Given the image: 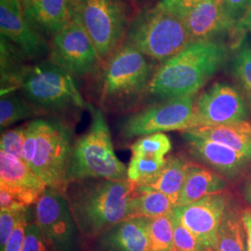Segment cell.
Returning <instances> with one entry per match:
<instances>
[{
	"label": "cell",
	"mask_w": 251,
	"mask_h": 251,
	"mask_svg": "<svg viewBox=\"0 0 251 251\" xmlns=\"http://www.w3.org/2000/svg\"><path fill=\"white\" fill-rule=\"evenodd\" d=\"M137 184L129 179H88L70 182L65 195L84 238L95 239L132 218Z\"/></svg>",
	"instance_id": "1"
},
{
	"label": "cell",
	"mask_w": 251,
	"mask_h": 251,
	"mask_svg": "<svg viewBox=\"0 0 251 251\" xmlns=\"http://www.w3.org/2000/svg\"><path fill=\"white\" fill-rule=\"evenodd\" d=\"M151 58L124 42L103 61L96 75L95 92L103 112L125 113L149 94L157 68Z\"/></svg>",
	"instance_id": "2"
},
{
	"label": "cell",
	"mask_w": 251,
	"mask_h": 251,
	"mask_svg": "<svg viewBox=\"0 0 251 251\" xmlns=\"http://www.w3.org/2000/svg\"><path fill=\"white\" fill-rule=\"evenodd\" d=\"M228 50L218 38L191 43L156 69L149 94L160 100L196 96L225 64Z\"/></svg>",
	"instance_id": "3"
},
{
	"label": "cell",
	"mask_w": 251,
	"mask_h": 251,
	"mask_svg": "<svg viewBox=\"0 0 251 251\" xmlns=\"http://www.w3.org/2000/svg\"><path fill=\"white\" fill-rule=\"evenodd\" d=\"M88 130L75 140L67 171V183L88 179H127V167L118 159L103 111L87 103Z\"/></svg>",
	"instance_id": "4"
},
{
	"label": "cell",
	"mask_w": 251,
	"mask_h": 251,
	"mask_svg": "<svg viewBox=\"0 0 251 251\" xmlns=\"http://www.w3.org/2000/svg\"><path fill=\"white\" fill-rule=\"evenodd\" d=\"M17 90L42 116L63 117L87 105L72 75L50 60L28 65Z\"/></svg>",
	"instance_id": "5"
},
{
	"label": "cell",
	"mask_w": 251,
	"mask_h": 251,
	"mask_svg": "<svg viewBox=\"0 0 251 251\" xmlns=\"http://www.w3.org/2000/svg\"><path fill=\"white\" fill-rule=\"evenodd\" d=\"M124 42L163 63L182 51L192 40L178 15L154 6L133 17Z\"/></svg>",
	"instance_id": "6"
},
{
	"label": "cell",
	"mask_w": 251,
	"mask_h": 251,
	"mask_svg": "<svg viewBox=\"0 0 251 251\" xmlns=\"http://www.w3.org/2000/svg\"><path fill=\"white\" fill-rule=\"evenodd\" d=\"M31 122L36 133L35 157L31 169L49 188L65 193L75 143L74 127L63 117H39Z\"/></svg>",
	"instance_id": "7"
},
{
	"label": "cell",
	"mask_w": 251,
	"mask_h": 251,
	"mask_svg": "<svg viewBox=\"0 0 251 251\" xmlns=\"http://www.w3.org/2000/svg\"><path fill=\"white\" fill-rule=\"evenodd\" d=\"M75 13L102 62L124 43L133 19L125 0H75Z\"/></svg>",
	"instance_id": "8"
},
{
	"label": "cell",
	"mask_w": 251,
	"mask_h": 251,
	"mask_svg": "<svg viewBox=\"0 0 251 251\" xmlns=\"http://www.w3.org/2000/svg\"><path fill=\"white\" fill-rule=\"evenodd\" d=\"M196 100V96L165 100L144 107L120 121L119 135L131 140L159 132L190 130Z\"/></svg>",
	"instance_id": "9"
},
{
	"label": "cell",
	"mask_w": 251,
	"mask_h": 251,
	"mask_svg": "<svg viewBox=\"0 0 251 251\" xmlns=\"http://www.w3.org/2000/svg\"><path fill=\"white\" fill-rule=\"evenodd\" d=\"M34 213L50 251H80L82 235L64 192L48 187Z\"/></svg>",
	"instance_id": "10"
},
{
	"label": "cell",
	"mask_w": 251,
	"mask_h": 251,
	"mask_svg": "<svg viewBox=\"0 0 251 251\" xmlns=\"http://www.w3.org/2000/svg\"><path fill=\"white\" fill-rule=\"evenodd\" d=\"M50 60L73 76L83 77L98 72L102 60L75 13L72 20L51 37Z\"/></svg>",
	"instance_id": "11"
},
{
	"label": "cell",
	"mask_w": 251,
	"mask_h": 251,
	"mask_svg": "<svg viewBox=\"0 0 251 251\" xmlns=\"http://www.w3.org/2000/svg\"><path fill=\"white\" fill-rule=\"evenodd\" d=\"M249 107L241 93L227 83H216L195 102L193 128L248 121Z\"/></svg>",
	"instance_id": "12"
},
{
	"label": "cell",
	"mask_w": 251,
	"mask_h": 251,
	"mask_svg": "<svg viewBox=\"0 0 251 251\" xmlns=\"http://www.w3.org/2000/svg\"><path fill=\"white\" fill-rule=\"evenodd\" d=\"M229 205L226 194L220 193L186 206H175L172 213L205 246L216 251L219 228Z\"/></svg>",
	"instance_id": "13"
},
{
	"label": "cell",
	"mask_w": 251,
	"mask_h": 251,
	"mask_svg": "<svg viewBox=\"0 0 251 251\" xmlns=\"http://www.w3.org/2000/svg\"><path fill=\"white\" fill-rule=\"evenodd\" d=\"M0 32L27 59H39L50 53V45L28 22L21 0H0Z\"/></svg>",
	"instance_id": "14"
},
{
	"label": "cell",
	"mask_w": 251,
	"mask_h": 251,
	"mask_svg": "<svg viewBox=\"0 0 251 251\" xmlns=\"http://www.w3.org/2000/svg\"><path fill=\"white\" fill-rule=\"evenodd\" d=\"M188 31L192 43L215 39L229 33L233 36L237 26L225 9L223 0H207L178 15Z\"/></svg>",
	"instance_id": "15"
},
{
	"label": "cell",
	"mask_w": 251,
	"mask_h": 251,
	"mask_svg": "<svg viewBox=\"0 0 251 251\" xmlns=\"http://www.w3.org/2000/svg\"><path fill=\"white\" fill-rule=\"evenodd\" d=\"M47 188L45 182L25 162L0 151V190L29 206L36 204Z\"/></svg>",
	"instance_id": "16"
},
{
	"label": "cell",
	"mask_w": 251,
	"mask_h": 251,
	"mask_svg": "<svg viewBox=\"0 0 251 251\" xmlns=\"http://www.w3.org/2000/svg\"><path fill=\"white\" fill-rule=\"evenodd\" d=\"M189 151L198 160L226 178L239 175L251 161L239 152L190 131L182 132Z\"/></svg>",
	"instance_id": "17"
},
{
	"label": "cell",
	"mask_w": 251,
	"mask_h": 251,
	"mask_svg": "<svg viewBox=\"0 0 251 251\" xmlns=\"http://www.w3.org/2000/svg\"><path fill=\"white\" fill-rule=\"evenodd\" d=\"M148 218L122 221L100 233L95 240V251H148Z\"/></svg>",
	"instance_id": "18"
},
{
	"label": "cell",
	"mask_w": 251,
	"mask_h": 251,
	"mask_svg": "<svg viewBox=\"0 0 251 251\" xmlns=\"http://www.w3.org/2000/svg\"><path fill=\"white\" fill-rule=\"evenodd\" d=\"M23 9L37 32L52 37L74 17L75 0H38Z\"/></svg>",
	"instance_id": "19"
},
{
	"label": "cell",
	"mask_w": 251,
	"mask_h": 251,
	"mask_svg": "<svg viewBox=\"0 0 251 251\" xmlns=\"http://www.w3.org/2000/svg\"><path fill=\"white\" fill-rule=\"evenodd\" d=\"M226 187L224 176L191 163L176 206H186L207 196L224 193Z\"/></svg>",
	"instance_id": "20"
},
{
	"label": "cell",
	"mask_w": 251,
	"mask_h": 251,
	"mask_svg": "<svg viewBox=\"0 0 251 251\" xmlns=\"http://www.w3.org/2000/svg\"><path fill=\"white\" fill-rule=\"evenodd\" d=\"M187 131L218 144H224L251 160V123L249 121L200 126Z\"/></svg>",
	"instance_id": "21"
},
{
	"label": "cell",
	"mask_w": 251,
	"mask_h": 251,
	"mask_svg": "<svg viewBox=\"0 0 251 251\" xmlns=\"http://www.w3.org/2000/svg\"><path fill=\"white\" fill-rule=\"evenodd\" d=\"M191 163L182 157L173 155L166 160L163 168L155 175L135 183L161 192L177 205Z\"/></svg>",
	"instance_id": "22"
},
{
	"label": "cell",
	"mask_w": 251,
	"mask_h": 251,
	"mask_svg": "<svg viewBox=\"0 0 251 251\" xmlns=\"http://www.w3.org/2000/svg\"><path fill=\"white\" fill-rule=\"evenodd\" d=\"M27 57L18 47L1 35L0 65H1V94L17 91V84L25 70Z\"/></svg>",
	"instance_id": "23"
},
{
	"label": "cell",
	"mask_w": 251,
	"mask_h": 251,
	"mask_svg": "<svg viewBox=\"0 0 251 251\" xmlns=\"http://www.w3.org/2000/svg\"><path fill=\"white\" fill-rule=\"evenodd\" d=\"M216 251H247V233L242 212L228 206L218 232Z\"/></svg>",
	"instance_id": "24"
},
{
	"label": "cell",
	"mask_w": 251,
	"mask_h": 251,
	"mask_svg": "<svg viewBox=\"0 0 251 251\" xmlns=\"http://www.w3.org/2000/svg\"><path fill=\"white\" fill-rule=\"evenodd\" d=\"M176 206L174 201L154 189L137 185L132 202V218H156L170 214Z\"/></svg>",
	"instance_id": "25"
},
{
	"label": "cell",
	"mask_w": 251,
	"mask_h": 251,
	"mask_svg": "<svg viewBox=\"0 0 251 251\" xmlns=\"http://www.w3.org/2000/svg\"><path fill=\"white\" fill-rule=\"evenodd\" d=\"M42 116L22 94L10 91L1 94L0 99V126L3 130L28 118H36Z\"/></svg>",
	"instance_id": "26"
},
{
	"label": "cell",
	"mask_w": 251,
	"mask_h": 251,
	"mask_svg": "<svg viewBox=\"0 0 251 251\" xmlns=\"http://www.w3.org/2000/svg\"><path fill=\"white\" fill-rule=\"evenodd\" d=\"M233 49V75L242 87L247 99L251 103V43L248 36H244Z\"/></svg>",
	"instance_id": "27"
},
{
	"label": "cell",
	"mask_w": 251,
	"mask_h": 251,
	"mask_svg": "<svg viewBox=\"0 0 251 251\" xmlns=\"http://www.w3.org/2000/svg\"><path fill=\"white\" fill-rule=\"evenodd\" d=\"M171 148V139L163 132L140 137L130 145L131 157L137 158L166 159Z\"/></svg>",
	"instance_id": "28"
},
{
	"label": "cell",
	"mask_w": 251,
	"mask_h": 251,
	"mask_svg": "<svg viewBox=\"0 0 251 251\" xmlns=\"http://www.w3.org/2000/svg\"><path fill=\"white\" fill-rule=\"evenodd\" d=\"M171 212L168 215L149 219L148 251H174Z\"/></svg>",
	"instance_id": "29"
},
{
	"label": "cell",
	"mask_w": 251,
	"mask_h": 251,
	"mask_svg": "<svg viewBox=\"0 0 251 251\" xmlns=\"http://www.w3.org/2000/svg\"><path fill=\"white\" fill-rule=\"evenodd\" d=\"M171 220L173 225L174 251H213L201 242L184 225H181L172 212Z\"/></svg>",
	"instance_id": "30"
},
{
	"label": "cell",
	"mask_w": 251,
	"mask_h": 251,
	"mask_svg": "<svg viewBox=\"0 0 251 251\" xmlns=\"http://www.w3.org/2000/svg\"><path fill=\"white\" fill-rule=\"evenodd\" d=\"M166 160L131 157L127 166V179L136 183L148 179L161 170Z\"/></svg>",
	"instance_id": "31"
},
{
	"label": "cell",
	"mask_w": 251,
	"mask_h": 251,
	"mask_svg": "<svg viewBox=\"0 0 251 251\" xmlns=\"http://www.w3.org/2000/svg\"><path fill=\"white\" fill-rule=\"evenodd\" d=\"M26 125L9 129L3 132L0 140V151H4L23 160V152L25 143Z\"/></svg>",
	"instance_id": "32"
},
{
	"label": "cell",
	"mask_w": 251,
	"mask_h": 251,
	"mask_svg": "<svg viewBox=\"0 0 251 251\" xmlns=\"http://www.w3.org/2000/svg\"><path fill=\"white\" fill-rule=\"evenodd\" d=\"M26 208L19 210H2L0 211V246L1 250L4 249L10 235L14 231L19 220Z\"/></svg>",
	"instance_id": "33"
},
{
	"label": "cell",
	"mask_w": 251,
	"mask_h": 251,
	"mask_svg": "<svg viewBox=\"0 0 251 251\" xmlns=\"http://www.w3.org/2000/svg\"><path fill=\"white\" fill-rule=\"evenodd\" d=\"M23 251H50L44 234L36 222L27 225Z\"/></svg>",
	"instance_id": "34"
},
{
	"label": "cell",
	"mask_w": 251,
	"mask_h": 251,
	"mask_svg": "<svg viewBox=\"0 0 251 251\" xmlns=\"http://www.w3.org/2000/svg\"><path fill=\"white\" fill-rule=\"evenodd\" d=\"M27 225L28 220L26 210L21 216L14 231L11 233L6 246L3 250H1V251H23Z\"/></svg>",
	"instance_id": "35"
},
{
	"label": "cell",
	"mask_w": 251,
	"mask_h": 251,
	"mask_svg": "<svg viewBox=\"0 0 251 251\" xmlns=\"http://www.w3.org/2000/svg\"><path fill=\"white\" fill-rule=\"evenodd\" d=\"M205 1L207 0H161L158 2L156 7L163 10L170 11L176 15H179L183 11Z\"/></svg>",
	"instance_id": "36"
},
{
	"label": "cell",
	"mask_w": 251,
	"mask_h": 251,
	"mask_svg": "<svg viewBox=\"0 0 251 251\" xmlns=\"http://www.w3.org/2000/svg\"><path fill=\"white\" fill-rule=\"evenodd\" d=\"M35 150H36V133L35 128L32 122H28L26 124V134H25V143L23 152V161L31 168L34 157H35Z\"/></svg>",
	"instance_id": "37"
},
{
	"label": "cell",
	"mask_w": 251,
	"mask_h": 251,
	"mask_svg": "<svg viewBox=\"0 0 251 251\" xmlns=\"http://www.w3.org/2000/svg\"><path fill=\"white\" fill-rule=\"evenodd\" d=\"M223 2L229 15L237 24L251 6V0H223Z\"/></svg>",
	"instance_id": "38"
},
{
	"label": "cell",
	"mask_w": 251,
	"mask_h": 251,
	"mask_svg": "<svg viewBox=\"0 0 251 251\" xmlns=\"http://www.w3.org/2000/svg\"><path fill=\"white\" fill-rule=\"evenodd\" d=\"M247 33L251 34V6L237 24L235 32L232 36V47L236 45L247 35Z\"/></svg>",
	"instance_id": "39"
},
{
	"label": "cell",
	"mask_w": 251,
	"mask_h": 251,
	"mask_svg": "<svg viewBox=\"0 0 251 251\" xmlns=\"http://www.w3.org/2000/svg\"><path fill=\"white\" fill-rule=\"evenodd\" d=\"M28 206L24 205L21 201L7 191L0 190V211L2 210H19Z\"/></svg>",
	"instance_id": "40"
},
{
	"label": "cell",
	"mask_w": 251,
	"mask_h": 251,
	"mask_svg": "<svg viewBox=\"0 0 251 251\" xmlns=\"http://www.w3.org/2000/svg\"><path fill=\"white\" fill-rule=\"evenodd\" d=\"M242 220L247 233V251H251V208L242 210Z\"/></svg>",
	"instance_id": "41"
},
{
	"label": "cell",
	"mask_w": 251,
	"mask_h": 251,
	"mask_svg": "<svg viewBox=\"0 0 251 251\" xmlns=\"http://www.w3.org/2000/svg\"><path fill=\"white\" fill-rule=\"evenodd\" d=\"M244 197L247 202L251 206V184L247 183L244 189Z\"/></svg>",
	"instance_id": "42"
},
{
	"label": "cell",
	"mask_w": 251,
	"mask_h": 251,
	"mask_svg": "<svg viewBox=\"0 0 251 251\" xmlns=\"http://www.w3.org/2000/svg\"><path fill=\"white\" fill-rule=\"evenodd\" d=\"M36 1H38V0H21V3H22L23 8H25L27 6H30V5L34 4Z\"/></svg>",
	"instance_id": "43"
},
{
	"label": "cell",
	"mask_w": 251,
	"mask_h": 251,
	"mask_svg": "<svg viewBox=\"0 0 251 251\" xmlns=\"http://www.w3.org/2000/svg\"><path fill=\"white\" fill-rule=\"evenodd\" d=\"M247 183H249V184H251V176L250 177V179L248 180V182Z\"/></svg>",
	"instance_id": "44"
}]
</instances>
